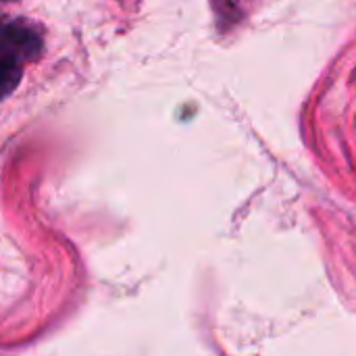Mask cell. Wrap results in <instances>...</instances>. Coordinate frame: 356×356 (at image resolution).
<instances>
[{"label": "cell", "instance_id": "7a4b0ae2", "mask_svg": "<svg viewBox=\"0 0 356 356\" xmlns=\"http://www.w3.org/2000/svg\"><path fill=\"white\" fill-rule=\"evenodd\" d=\"M21 77H23L21 58L0 48V100L10 96L19 88Z\"/></svg>", "mask_w": 356, "mask_h": 356}, {"label": "cell", "instance_id": "3957f363", "mask_svg": "<svg viewBox=\"0 0 356 356\" xmlns=\"http://www.w3.org/2000/svg\"><path fill=\"white\" fill-rule=\"evenodd\" d=\"M246 2H248V0H219L217 6H219V10L225 13V17H229V15L238 13V10L242 8V4H246Z\"/></svg>", "mask_w": 356, "mask_h": 356}, {"label": "cell", "instance_id": "6da1fadb", "mask_svg": "<svg viewBox=\"0 0 356 356\" xmlns=\"http://www.w3.org/2000/svg\"><path fill=\"white\" fill-rule=\"evenodd\" d=\"M40 38L33 33V29L19 25V23H10V25H2L0 27V48L13 52L19 58H31L40 52Z\"/></svg>", "mask_w": 356, "mask_h": 356}]
</instances>
